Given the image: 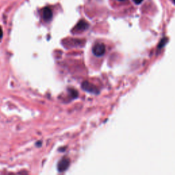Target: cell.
Returning <instances> with one entry per match:
<instances>
[{"mask_svg":"<svg viewBox=\"0 0 175 175\" xmlns=\"http://www.w3.org/2000/svg\"><path fill=\"white\" fill-rule=\"evenodd\" d=\"M133 1L134 2V3H135L136 4H140L144 1V0H133Z\"/></svg>","mask_w":175,"mask_h":175,"instance_id":"6","label":"cell"},{"mask_svg":"<svg viewBox=\"0 0 175 175\" xmlns=\"http://www.w3.org/2000/svg\"><path fill=\"white\" fill-rule=\"evenodd\" d=\"M53 17V12L52 10L50 8H45L43 11V17L45 21L48 22L51 20Z\"/></svg>","mask_w":175,"mask_h":175,"instance_id":"3","label":"cell"},{"mask_svg":"<svg viewBox=\"0 0 175 175\" xmlns=\"http://www.w3.org/2000/svg\"><path fill=\"white\" fill-rule=\"evenodd\" d=\"M92 53L97 57H101L105 53V46L103 43L96 44L92 48Z\"/></svg>","mask_w":175,"mask_h":175,"instance_id":"1","label":"cell"},{"mask_svg":"<svg viewBox=\"0 0 175 175\" xmlns=\"http://www.w3.org/2000/svg\"><path fill=\"white\" fill-rule=\"evenodd\" d=\"M3 37V30H2V28L0 27V38H2Z\"/></svg>","mask_w":175,"mask_h":175,"instance_id":"7","label":"cell"},{"mask_svg":"<svg viewBox=\"0 0 175 175\" xmlns=\"http://www.w3.org/2000/svg\"><path fill=\"white\" fill-rule=\"evenodd\" d=\"M70 165V160L68 158H63L58 162V170L60 172H64L67 170Z\"/></svg>","mask_w":175,"mask_h":175,"instance_id":"2","label":"cell"},{"mask_svg":"<svg viewBox=\"0 0 175 175\" xmlns=\"http://www.w3.org/2000/svg\"><path fill=\"white\" fill-rule=\"evenodd\" d=\"M118 1H121L122 2V1H125V0H118Z\"/></svg>","mask_w":175,"mask_h":175,"instance_id":"8","label":"cell"},{"mask_svg":"<svg viewBox=\"0 0 175 175\" xmlns=\"http://www.w3.org/2000/svg\"><path fill=\"white\" fill-rule=\"evenodd\" d=\"M82 88H83V89L85 90L86 91L90 92H93V93L97 92L96 88L92 86V84L88 83L87 81L84 82L83 84H82Z\"/></svg>","mask_w":175,"mask_h":175,"instance_id":"5","label":"cell"},{"mask_svg":"<svg viewBox=\"0 0 175 175\" xmlns=\"http://www.w3.org/2000/svg\"><path fill=\"white\" fill-rule=\"evenodd\" d=\"M88 27V24L86 21L81 20L77 24L75 30L78 31V32H82V31L87 30Z\"/></svg>","mask_w":175,"mask_h":175,"instance_id":"4","label":"cell"},{"mask_svg":"<svg viewBox=\"0 0 175 175\" xmlns=\"http://www.w3.org/2000/svg\"><path fill=\"white\" fill-rule=\"evenodd\" d=\"M173 2H174V4H175V0H173Z\"/></svg>","mask_w":175,"mask_h":175,"instance_id":"9","label":"cell"}]
</instances>
